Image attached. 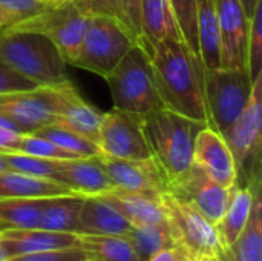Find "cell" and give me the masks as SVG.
<instances>
[{
	"mask_svg": "<svg viewBox=\"0 0 262 261\" xmlns=\"http://www.w3.org/2000/svg\"><path fill=\"white\" fill-rule=\"evenodd\" d=\"M114 109L146 115L163 108L146 48L135 43L112 72L104 77Z\"/></svg>",
	"mask_w": 262,
	"mask_h": 261,
	"instance_id": "obj_5",
	"label": "cell"
},
{
	"mask_svg": "<svg viewBox=\"0 0 262 261\" xmlns=\"http://www.w3.org/2000/svg\"><path fill=\"white\" fill-rule=\"evenodd\" d=\"M141 31L140 43H157L167 38L181 40L169 0H141Z\"/></svg>",
	"mask_w": 262,
	"mask_h": 261,
	"instance_id": "obj_23",
	"label": "cell"
},
{
	"mask_svg": "<svg viewBox=\"0 0 262 261\" xmlns=\"http://www.w3.org/2000/svg\"><path fill=\"white\" fill-rule=\"evenodd\" d=\"M247 71L252 80H255L262 72V0L250 18L247 40Z\"/></svg>",
	"mask_w": 262,
	"mask_h": 261,
	"instance_id": "obj_33",
	"label": "cell"
},
{
	"mask_svg": "<svg viewBox=\"0 0 262 261\" xmlns=\"http://www.w3.org/2000/svg\"><path fill=\"white\" fill-rule=\"evenodd\" d=\"M81 203H83V197L77 194L48 198L37 228L52 232L77 234V223H78Z\"/></svg>",
	"mask_w": 262,
	"mask_h": 261,
	"instance_id": "obj_24",
	"label": "cell"
},
{
	"mask_svg": "<svg viewBox=\"0 0 262 261\" xmlns=\"http://www.w3.org/2000/svg\"><path fill=\"white\" fill-rule=\"evenodd\" d=\"M169 3H170L172 12L175 17L181 40L190 49L192 54L200 57L196 0H169Z\"/></svg>",
	"mask_w": 262,
	"mask_h": 261,
	"instance_id": "obj_32",
	"label": "cell"
},
{
	"mask_svg": "<svg viewBox=\"0 0 262 261\" xmlns=\"http://www.w3.org/2000/svg\"><path fill=\"white\" fill-rule=\"evenodd\" d=\"M138 43L130 31L115 17L91 14L77 58L72 66L106 77Z\"/></svg>",
	"mask_w": 262,
	"mask_h": 261,
	"instance_id": "obj_6",
	"label": "cell"
},
{
	"mask_svg": "<svg viewBox=\"0 0 262 261\" xmlns=\"http://www.w3.org/2000/svg\"><path fill=\"white\" fill-rule=\"evenodd\" d=\"M200 57L206 68L220 66V40L216 28L215 0H196Z\"/></svg>",
	"mask_w": 262,
	"mask_h": 261,
	"instance_id": "obj_28",
	"label": "cell"
},
{
	"mask_svg": "<svg viewBox=\"0 0 262 261\" xmlns=\"http://www.w3.org/2000/svg\"><path fill=\"white\" fill-rule=\"evenodd\" d=\"M141 45L149 54L163 108L209 126L203 92V60L180 38Z\"/></svg>",
	"mask_w": 262,
	"mask_h": 261,
	"instance_id": "obj_1",
	"label": "cell"
},
{
	"mask_svg": "<svg viewBox=\"0 0 262 261\" xmlns=\"http://www.w3.org/2000/svg\"><path fill=\"white\" fill-rule=\"evenodd\" d=\"M258 192H261V180L244 185L236 182V185L232 188L229 205L220 225L216 226L224 251L230 249L244 231Z\"/></svg>",
	"mask_w": 262,
	"mask_h": 261,
	"instance_id": "obj_20",
	"label": "cell"
},
{
	"mask_svg": "<svg viewBox=\"0 0 262 261\" xmlns=\"http://www.w3.org/2000/svg\"><path fill=\"white\" fill-rule=\"evenodd\" d=\"M0 245L9 258L15 255L78 246V234L52 232V231H45L40 228L5 229L0 232Z\"/></svg>",
	"mask_w": 262,
	"mask_h": 261,
	"instance_id": "obj_18",
	"label": "cell"
},
{
	"mask_svg": "<svg viewBox=\"0 0 262 261\" xmlns=\"http://www.w3.org/2000/svg\"><path fill=\"white\" fill-rule=\"evenodd\" d=\"M239 2H241V6H243V9L246 12V17L250 20L252 15H253V12H255V9H256V6L259 5L261 0H239Z\"/></svg>",
	"mask_w": 262,
	"mask_h": 261,
	"instance_id": "obj_42",
	"label": "cell"
},
{
	"mask_svg": "<svg viewBox=\"0 0 262 261\" xmlns=\"http://www.w3.org/2000/svg\"><path fill=\"white\" fill-rule=\"evenodd\" d=\"M226 261H262V202L258 192L250 218L235 242V245L224 252Z\"/></svg>",
	"mask_w": 262,
	"mask_h": 261,
	"instance_id": "obj_25",
	"label": "cell"
},
{
	"mask_svg": "<svg viewBox=\"0 0 262 261\" xmlns=\"http://www.w3.org/2000/svg\"><path fill=\"white\" fill-rule=\"evenodd\" d=\"M91 14H103L118 18L123 23V17L118 8L117 0H80ZM124 25V23H123ZM126 26V25H124Z\"/></svg>",
	"mask_w": 262,
	"mask_h": 261,
	"instance_id": "obj_39",
	"label": "cell"
},
{
	"mask_svg": "<svg viewBox=\"0 0 262 261\" xmlns=\"http://www.w3.org/2000/svg\"><path fill=\"white\" fill-rule=\"evenodd\" d=\"M12 23H14V20H12L11 17H8V15H5V14L0 12V29L9 26V25H12Z\"/></svg>",
	"mask_w": 262,
	"mask_h": 261,
	"instance_id": "obj_43",
	"label": "cell"
},
{
	"mask_svg": "<svg viewBox=\"0 0 262 261\" xmlns=\"http://www.w3.org/2000/svg\"><path fill=\"white\" fill-rule=\"evenodd\" d=\"M78 246L89 261H141L127 237L120 235H78Z\"/></svg>",
	"mask_w": 262,
	"mask_h": 261,
	"instance_id": "obj_26",
	"label": "cell"
},
{
	"mask_svg": "<svg viewBox=\"0 0 262 261\" xmlns=\"http://www.w3.org/2000/svg\"><path fill=\"white\" fill-rule=\"evenodd\" d=\"M132 225L103 195L83 197L77 234L78 235H120L126 237Z\"/></svg>",
	"mask_w": 262,
	"mask_h": 261,
	"instance_id": "obj_17",
	"label": "cell"
},
{
	"mask_svg": "<svg viewBox=\"0 0 262 261\" xmlns=\"http://www.w3.org/2000/svg\"><path fill=\"white\" fill-rule=\"evenodd\" d=\"M126 237L141 261H147L158 251L175 245L167 223L132 226Z\"/></svg>",
	"mask_w": 262,
	"mask_h": 261,
	"instance_id": "obj_29",
	"label": "cell"
},
{
	"mask_svg": "<svg viewBox=\"0 0 262 261\" xmlns=\"http://www.w3.org/2000/svg\"><path fill=\"white\" fill-rule=\"evenodd\" d=\"M17 152H23V154H28V155L41 157V158H49V160H72V158H77V157L71 155L69 152L63 151L61 148H58L55 143H52L48 138H45L41 135H37L34 132H28V134L21 135Z\"/></svg>",
	"mask_w": 262,
	"mask_h": 261,
	"instance_id": "obj_34",
	"label": "cell"
},
{
	"mask_svg": "<svg viewBox=\"0 0 262 261\" xmlns=\"http://www.w3.org/2000/svg\"><path fill=\"white\" fill-rule=\"evenodd\" d=\"M2 231H5V226H3V225H0V232H2Z\"/></svg>",
	"mask_w": 262,
	"mask_h": 261,
	"instance_id": "obj_48",
	"label": "cell"
},
{
	"mask_svg": "<svg viewBox=\"0 0 262 261\" xmlns=\"http://www.w3.org/2000/svg\"><path fill=\"white\" fill-rule=\"evenodd\" d=\"M253 80L247 69H203V92L209 128L224 137L249 102Z\"/></svg>",
	"mask_w": 262,
	"mask_h": 261,
	"instance_id": "obj_7",
	"label": "cell"
},
{
	"mask_svg": "<svg viewBox=\"0 0 262 261\" xmlns=\"http://www.w3.org/2000/svg\"><path fill=\"white\" fill-rule=\"evenodd\" d=\"M141 120L152 158L164 174L170 188V185L192 169L195 137L206 125L167 108L149 112Z\"/></svg>",
	"mask_w": 262,
	"mask_h": 261,
	"instance_id": "obj_2",
	"label": "cell"
},
{
	"mask_svg": "<svg viewBox=\"0 0 262 261\" xmlns=\"http://www.w3.org/2000/svg\"><path fill=\"white\" fill-rule=\"evenodd\" d=\"M169 191L190 203L215 226L220 225L232 195V188L218 185L195 165L183 178L170 185Z\"/></svg>",
	"mask_w": 262,
	"mask_h": 261,
	"instance_id": "obj_14",
	"label": "cell"
},
{
	"mask_svg": "<svg viewBox=\"0 0 262 261\" xmlns=\"http://www.w3.org/2000/svg\"><path fill=\"white\" fill-rule=\"evenodd\" d=\"M123 23L140 43L143 38L141 31V0H117Z\"/></svg>",
	"mask_w": 262,
	"mask_h": 261,
	"instance_id": "obj_36",
	"label": "cell"
},
{
	"mask_svg": "<svg viewBox=\"0 0 262 261\" xmlns=\"http://www.w3.org/2000/svg\"><path fill=\"white\" fill-rule=\"evenodd\" d=\"M32 82L25 78L23 75L17 74L14 69H11L6 63L0 60V94L3 92H12V91H23L35 88Z\"/></svg>",
	"mask_w": 262,
	"mask_h": 261,
	"instance_id": "obj_38",
	"label": "cell"
},
{
	"mask_svg": "<svg viewBox=\"0 0 262 261\" xmlns=\"http://www.w3.org/2000/svg\"><path fill=\"white\" fill-rule=\"evenodd\" d=\"M200 261H226V258H224V254H223V255H218V257H206V258H201Z\"/></svg>",
	"mask_w": 262,
	"mask_h": 261,
	"instance_id": "obj_44",
	"label": "cell"
},
{
	"mask_svg": "<svg viewBox=\"0 0 262 261\" xmlns=\"http://www.w3.org/2000/svg\"><path fill=\"white\" fill-rule=\"evenodd\" d=\"M97 158L106 171L111 183L118 191L140 192L155 197L169 191V183L154 158L121 160L106 154H100Z\"/></svg>",
	"mask_w": 262,
	"mask_h": 261,
	"instance_id": "obj_13",
	"label": "cell"
},
{
	"mask_svg": "<svg viewBox=\"0 0 262 261\" xmlns=\"http://www.w3.org/2000/svg\"><path fill=\"white\" fill-rule=\"evenodd\" d=\"M161 202L166 209L167 225L175 245L187 249L196 260L218 257L226 252L218 228L190 203L177 197L170 191L161 194Z\"/></svg>",
	"mask_w": 262,
	"mask_h": 261,
	"instance_id": "obj_9",
	"label": "cell"
},
{
	"mask_svg": "<svg viewBox=\"0 0 262 261\" xmlns=\"http://www.w3.org/2000/svg\"><path fill=\"white\" fill-rule=\"evenodd\" d=\"M147 261H200L196 260L187 249H184L180 245H173L169 248H164L154 254Z\"/></svg>",
	"mask_w": 262,
	"mask_h": 261,
	"instance_id": "obj_40",
	"label": "cell"
},
{
	"mask_svg": "<svg viewBox=\"0 0 262 261\" xmlns=\"http://www.w3.org/2000/svg\"><path fill=\"white\" fill-rule=\"evenodd\" d=\"M98 146L101 154L121 160L152 158L147 146L141 115L111 109L103 112Z\"/></svg>",
	"mask_w": 262,
	"mask_h": 261,
	"instance_id": "obj_11",
	"label": "cell"
},
{
	"mask_svg": "<svg viewBox=\"0 0 262 261\" xmlns=\"http://www.w3.org/2000/svg\"><path fill=\"white\" fill-rule=\"evenodd\" d=\"M8 261H89L88 254L80 246L64 248V249H52L35 254H25L9 257Z\"/></svg>",
	"mask_w": 262,
	"mask_h": 261,
	"instance_id": "obj_35",
	"label": "cell"
},
{
	"mask_svg": "<svg viewBox=\"0 0 262 261\" xmlns=\"http://www.w3.org/2000/svg\"><path fill=\"white\" fill-rule=\"evenodd\" d=\"M103 197L111 202L132 226L167 223V215L161 202V195L155 197L140 192L114 189L107 194H103Z\"/></svg>",
	"mask_w": 262,
	"mask_h": 261,
	"instance_id": "obj_21",
	"label": "cell"
},
{
	"mask_svg": "<svg viewBox=\"0 0 262 261\" xmlns=\"http://www.w3.org/2000/svg\"><path fill=\"white\" fill-rule=\"evenodd\" d=\"M103 112L89 105L68 80L63 83V103L55 125L68 128L98 145Z\"/></svg>",
	"mask_w": 262,
	"mask_h": 261,
	"instance_id": "obj_19",
	"label": "cell"
},
{
	"mask_svg": "<svg viewBox=\"0 0 262 261\" xmlns=\"http://www.w3.org/2000/svg\"><path fill=\"white\" fill-rule=\"evenodd\" d=\"M9 168H8V165H6V162H5V158L2 157V154H0V172H5V171H8Z\"/></svg>",
	"mask_w": 262,
	"mask_h": 261,
	"instance_id": "obj_45",
	"label": "cell"
},
{
	"mask_svg": "<svg viewBox=\"0 0 262 261\" xmlns=\"http://www.w3.org/2000/svg\"><path fill=\"white\" fill-rule=\"evenodd\" d=\"M34 134L48 138L49 142L55 143L58 148H61L63 151L69 152L71 155L77 158H89V157H97L101 154V149L97 143L55 123L41 126L35 129Z\"/></svg>",
	"mask_w": 262,
	"mask_h": 261,
	"instance_id": "obj_30",
	"label": "cell"
},
{
	"mask_svg": "<svg viewBox=\"0 0 262 261\" xmlns=\"http://www.w3.org/2000/svg\"><path fill=\"white\" fill-rule=\"evenodd\" d=\"M0 60L37 86L63 83L66 62L43 35L0 29Z\"/></svg>",
	"mask_w": 262,
	"mask_h": 261,
	"instance_id": "obj_4",
	"label": "cell"
},
{
	"mask_svg": "<svg viewBox=\"0 0 262 261\" xmlns=\"http://www.w3.org/2000/svg\"><path fill=\"white\" fill-rule=\"evenodd\" d=\"M63 83L3 92L0 94V114L17 125L21 134L55 123L63 103Z\"/></svg>",
	"mask_w": 262,
	"mask_h": 261,
	"instance_id": "obj_10",
	"label": "cell"
},
{
	"mask_svg": "<svg viewBox=\"0 0 262 261\" xmlns=\"http://www.w3.org/2000/svg\"><path fill=\"white\" fill-rule=\"evenodd\" d=\"M46 3L40 0H0V12L14 22L26 18L41 9Z\"/></svg>",
	"mask_w": 262,
	"mask_h": 261,
	"instance_id": "obj_37",
	"label": "cell"
},
{
	"mask_svg": "<svg viewBox=\"0 0 262 261\" xmlns=\"http://www.w3.org/2000/svg\"><path fill=\"white\" fill-rule=\"evenodd\" d=\"M193 165L224 188L236 185L238 171L233 155L224 137L209 126L201 128L195 137Z\"/></svg>",
	"mask_w": 262,
	"mask_h": 261,
	"instance_id": "obj_15",
	"label": "cell"
},
{
	"mask_svg": "<svg viewBox=\"0 0 262 261\" xmlns=\"http://www.w3.org/2000/svg\"><path fill=\"white\" fill-rule=\"evenodd\" d=\"M0 261H8V255H6L5 249L2 248V245H0Z\"/></svg>",
	"mask_w": 262,
	"mask_h": 261,
	"instance_id": "obj_46",
	"label": "cell"
},
{
	"mask_svg": "<svg viewBox=\"0 0 262 261\" xmlns=\"http://www.w3.org/2000/svg\"><path fill=\"white\" fill-rule=\"evenodd\" d=\"M23 134L5 129L0 126V152H12L18 149L20 138Z\"/></svg>",
	"mask_w": 262,
	"mask_h": 261,
	"instance_id": "obj_41",
	"label": "cell"
},
{
	"mask_svg": "<svg viewBox=\"0 0 262 261\" xmlns=\"http://www.w3.org/2000/svg\"><path fill=\"white\" fill-rule=\"evenodd\" d=\"M2 157L5 158L8 168L15 172H21L31 177L37 178H45V180H52L55 182L60 165L63 160H49V158H41V157H34L28 155L23 152H0Z\"/></svg>",
	"mask_w": 262,
	"mask_h": 261,
	"instance_id": "obj_31",
	"label": "cell"
},
{
	"mask_svg": "<svg viewBox=\"0 0 262 261\" xmlns=\"http://www.w3.org/2000/svg\"><path fill=\"white\" fill-rule=\"evenodd\" d=\"M74 194L66 186L45 178L31 177L15 171L0 172V200L5 198H40Z\"/></svg>",
	"mask_w": 262,
	"mask_h": 261,
	"instance_id": "obj_22",
	"label": "cell"
},
{
	"mask_svg": "<svg viewBox=\"0 0 262 261\" xmlns=\"http://www.w3.org/2000/svg\"><path fill=\"white\" fill-rule=\"evenodd\" d=\"M48 198L51 197L0 200V225H3L5 229L37 228Z\"/></svg>",
	"mask_w": 262,
	"mask_h": 261,
	"instance_id": "obj_27",
	"label": "cell"
},
{
	"mask_svg": "<svg viewBox=\"0 0 262 261\" xmlns=\"http://www.w3.org/2000/svg\"><path fill=\"white\" fill-rule=\"evenodd\" d=\"M262 129V72L253 80L247 105L224 134V140L233 155L238 178L246 183L261 180Z\"/></svg>",
	"mask_w": 262,
	"mask_h": 261,
	"instance_id": "obj_8",
	"label": "cell"
},
{
	"mask_svg": "<svg viewBox=\"0 0 262 261\" xmlns=\"http://www.w3.org/2000/svg\"><path fill=\"white\" fill-rule=\"evenodd\" d=\"M89 15L80 0H57L3 29L43 35L57 48L66 65H72L80 52Z\"/></svg>",
	"mask_w": 262,
	"mask_h": 261,
	"instance_id": "obj_3",
	"label": "cell"
},
{
	"mask_svg": "<svg viewBox=\"0 0 262 261\" xmlns=\"http://www.w3.org/2000/svg\"><path fill=\"white\" fill-rule=\"evenodd\" d=\"M55 182L81 197L103 195L115 189L97 157L63 160Z\"/></svg>",
	"mask_w": 262,
	"mask_h": 261,
	"instance_id": "obj_16",
	"label": "cell"
},
{
	"mask_svg": "<svg viewBox=\"0 0 262 261\" xmlns=\"http://www.w3.org/2000/svg\"><path fill=\"white\" fill-rule=\"evenodd\" d=\"M40 2H43V3H51V2H57V0H40Z\"/></svg>",
	"mask_w": 262,
	"mask_h": 261,
	"instance_id": "obj_47",
	"label": "cell"
},
{
	"mask_svg": "<svg viewBox=\"0 0 262 261\" xmlns=\"http://www.w3.org/2000/svg\"><path fill=\"white\" fill-rule=\"evenodd\" d=\"M220 40V68L247 69V40L250 20L239 0H215Z\"/></svg>",
	"mask_w": 262,
	"mask_h": 261,
	"instance_id": "obj_12",
	"label": "cell"
}]
</instances>
